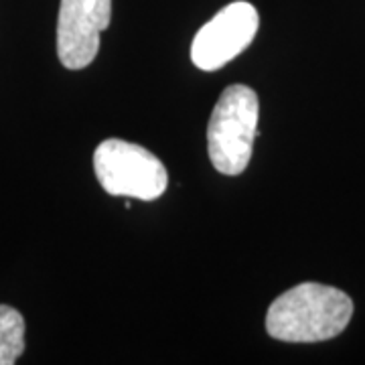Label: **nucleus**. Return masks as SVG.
<instances>
[{
    "instance_id": "nucleus-6",
    "label": "nucleus",
    "mask_w": 365,
    "mask_h": 365,
    "mask_svg": "<svg viewBox=\"0 0 365 365\" xmlns=\"http://www.w3.org/2000/svg\"><path fill=\"white\" fill-rule=\"evenodd\" d=\"M25 351V319L13 307L0 304V365H13Z\"/></svg>"
},
{
    "instance_id": "nucleus-4",
    "label": "nucleus",
    "mask_w": 365,
    "mask_h": 365,
    "mask_svg": "<svg viewBox=\"0 0 365 365\" xmlns=\"http://www.w3.org/2000/svg\"><path fill=\"white\" fill-rule=\"evenodd\" d=\"M260 14L254 4L237 0L199 29L191 43V61L201 71H217L227 66L254 41Z\"/></svg>"
},
{
    "instance_id": "nucleus-3",
    "label": "nucleus",
    "mask_w": 365,
    "mask_h": 365,
    "mask_svg": "<svg viewBox=\"0 0 365 365\" xmlns=\"http://www.w3.org/2000/svg\"><path fill=\"white\" fill-rule=\"evenodd\" d=\"M93 170L106 193L155 201L167 191L169 175L160 158L144 146L108 138L93 153Z\"/></svg>"
},
{
    "instance_id": "nucleus-1",
    "label": "nucleus",
    "mask_w": 365,
    "mask_h": 365,
    "mask_svg": "<svg viewBox=\"0 0 365 365\" xmlns=\"http://www.w3.org/2000/svg\"><path fill=\"white\" fill-rule=\"evenodd\" d=\"M353 300L339 288L302 282L274 300L266 314L268 335L287 343H319L345 331Z\"/></svg>"
},
{
    "instance_id": "nucleus-5",
    "label": "nucleus",
    "mask_w": 365,
    "mask_h": 365,
    "mask_svg": "<svg viewBox=\"0 0 365 365\" xmlns=\"http://www.w3.org/2000/svg\"><path fill=\"white\" fill-rule=\"evenodd\" d=\"M112 21V0H61L57 55L67 69H83L100 51V33Z\"/></svg>"
},
{
    "instance_id": "nucleus-2",
    "label": "nucleus",
    "mask_w": 365,
    "mask_h": 365,
    "mask_svg": "<svg viewBox=\"0 0 365 365\" xmlns=\"http://www.w3.org/2000/svg\"><path fill=\"white\" fill-rule=\"evenodd\" d=\"M260 104L256 91L235 83L220 96L207 126V150L213 167L235 177L248 167L258 136Z\"/></svg>"
}]
</instances>
